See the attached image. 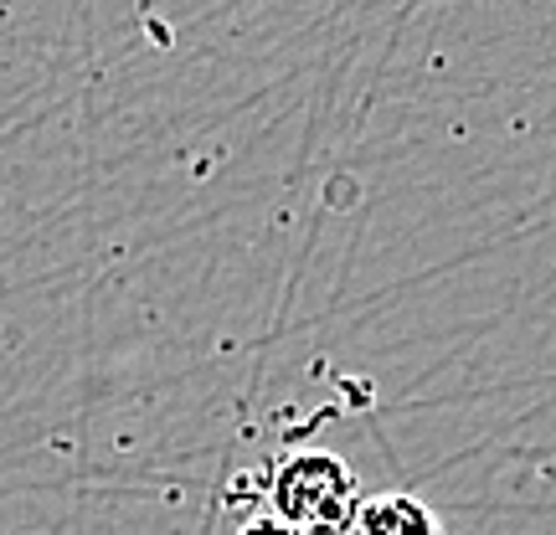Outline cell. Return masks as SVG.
Instances as JSON below:
<instances>
[{"label":"cell","instance_id":"obj_3","mask_svg":"<svg viewBox=\"0 0 556 535\" xmlns=\"http://www.w3.org/2000/svg\"><path fill=\"white\" fill-rule=\"evenodd\" d=\"M238 535H299V531H294V525H283L278 515H258V520H248Z\"/></svg>","mask_w":556,"mask_h":535},{"label":"cell","instance_id":"obj_1","mask_svg":"<svg viewBox=\"0 0 556 535\" xmlns=\"http://www.w3.org/2000/svg\"><path fill=\"white\" fill-rule=\"evenodd\" d=\"M356 474L325 448H299L274 474V515L299 535H340L356 525Z\"/></svg>","mask_w":556,"mask_h":535},{"label":"cell","instance_id":"obj_2","mask_svg":"<svg viewBox=\"0 0 556 535\" xmlns=\"http://www.w3.org/2000/svg\"><path fill=\"white\" fill-rule=\"evenodd\" d=\"M356 535H443L433 510L413 495H377L356 510Z\"/></svg>","mask_w":556,"mask_h":535}]
</instances>
